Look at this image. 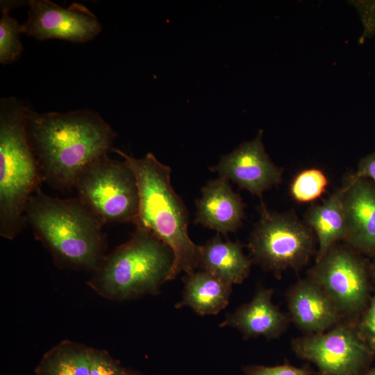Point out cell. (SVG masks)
<instances>
[{
    "instance_id": "cell-10",
    "label": "cell",
    "mask_w": 375,
    "mask_h": 375,
    "mask_svg": "<svg viewBox=\"0 0 375 375\" xmlns=\"http://www.w3.org/2000/svg\"><path fill=\"white\" fill-rule=\"evenodd\" d=\"M28 5V17L22 24L23 33L38 40L84 43L101 31L97 17L83 4L74 3L65 8L49 0H31Z\"/></svg>"
},
{
    "instance_id": "cell-21",
    "label": "cell",
    "mask_w": 375,
    "mask_h": 375,
    "mask_svg": "<svg viewBox=\"0 0 375 375\" xmlns=\"http://www.w3.org/2000/svg\"><path fill=\"white\" fill-rule=\"evenodd\" d=\"M328 183V178L322 170L317 168L303 169L292 180L290 194L298 202H310L322 195Z\"/></svg>"
},
{
    "instance_id": "cell-28",
    "label": "cell",
    "mask_w": 375,
    "mask_h": 375,
    "mask_svg": "<svg viewBox=\"0 0 375 375\" xmlns=\"http://www.w3.org/2000/svg\"><path fill=\"white\" fill-rule=\"evenodd\" d=\"M364 375H375V367L369 369Z\"/></svg>"
},
{
    "instance_id": "cell-14",
    "label": "cell",
    "mask_w": 375,
    "mask_h": 375,
    "mask_svg": "<svg viewBox=\"0 0 375 375\" xmlns=\"http://www.w3.org/2000/svg\"><path fill=\"white\" fill-rule=\"evenodd\" d=\"M195 223L226 235L236 231L244 217V206L228 180L219 177L209 181L196 202Z\"/></svg>"
},
{
    "instance_id": "cell-16",
    "label": "cell",
    "mask_w": 375,
    "mask_h": 375,
    "mask_svg": "<svg viewBox=\"0 0 375 375\" xmlns=\"http://www.w3.org/2000/svg\"><path fill=\"white\" fill-rule=\"evenodd\" d=\"M252 260L238 242H224L217 235L201 246L200 267L229 284H240L248 276Z\"/></svg>"
},
{
    "instance_id": "cell-3",
    "label": "cell",
    "mask_w": 375,
    "mask_h": 375,
    "mask_svg": "<svg viewBox=\"0 0 375 375\" xmlns=\"http://www.w3.org/2000/svg\"><path fill=\"white\" fill-rule=\"evenodd\" d=\"M25 220L60 260L88 268L100 263L105 244L103 224L78 197H51L39 188L26 203Z\"/></svg>"
},
{
    "instance_id": "cell-7",
    "label": "cell",
    "mask_w": 375,
    "mask_h": 375,
    "mask_svg": "<svg viewBox=\"0 0 375 375\" xmlns=\"http://www.w3.org/2000/svg\"><path fill=\"white\" fill-rule=\"evenodd\" d=\"M314 241L312 230L294 213L269 212L262 204L249 249L252 260L278 276L286 269L305 266L313 253Z\"/></svg>"
},
{
    "instance_id": "cell-8",
    "label": "cell",
    "mask_w": 375,
    "mask_h": 375,
    "mask_svg": "<svg viewBox=\"0 0 375 375\" xmlns=\"http://www.w3.org/2000/svg\"><path fill=\"white\" fill-rule=\"evenodd\" d=\"M292 347L298 357L317 367L319 375H364L374 355L356 327L344 321L325 332L294 339Z\"/></svg>"
},
{
    "instance_id": "cell-9",
    "label": "cell",
    "mask_w": 375,
    "mask_h": 375,
    "mask_svg": "<svg viewBox=\"0 0 375 375\" xmlns=\"http://www.w3.org/2000/svg\"><path fill=\"white\" fill-rule=\"evenodd\" d=\"M330 297L341 316L352 317L362 310L369 298L367 266L351 249L334 244L308 272Z\"/></svg>"
},
{
    "instance_id": "cell-26",
    "label": "cell",
    "mask_w": 375,
    "mask_h": 375,
    "mask_svg": "<svg viewBox=\"0 0 375 375\" xmlns=\"http://www.w3.org/2000/svg\"><path fill=\"white\" fill-rule=\"evenodd\" d=\"M353 175L358 178L371 179L375 183V152L369 153L360 160L357 171Z\"/></svg>"
},
{
    "instance_id": "cell-4",
    "label": "cell",
    "mask_w": 375,
    "mask_h": 375,
    "mask_svg": "<svg viewBox=\"0 0 375 375\" xmlns=\"http://www.w3.org/2000/svg\"><path fill=\"white\" fill-rule=\"evenodd\" d=\"M25 106L15 97L0 100V235L15 238L25 208L43 180L26 128Z\"/></svg>"
},
{
    "instance_id": "cell-20",
    "label": "cell",
    "mask_w": 375,
    "mask_h": 375,
    "mask_svg": "<svg viewBox=\"0 0 375 375\" xmlns=\"http://www.w3.org/2000/svg\"><path fill=\"white\" fill-rule=\"evenodd\" d=\"M15 5H20V2L3 1L1 3L0 63L3 65L18 60L24 51L20 40L22 25L10 15V10Z\"/></svg>"
},
{
    "instance_id": "cell-15",
    "label": "cell",
    "mask_w": 375,
    "mask_h": 375,
    "mask_svg": "<svg viewBox=\"0 0 375 375\" xmlns=\"http://www.w3.org/2000/svg\"><path fill=\"white\" fill-rule=\"evenodd\" d=\"M273 292L271 288L258 289L251 301L229 314L221 326L233 327L245 338H278L288 327L290 318L273 303Z\"/></svg>"
},
{
    "instance_id": "cell-17",
    "label": "cell",
    "mask_w": 375,
    "mask_h": 375,
    "mask_svg": "<svg viewBox=\"0 0 375 375\" xmlns=\"http://www.w3.org/2000/svg\"><path fill=\"white\" fill-rule=\"evenodd\" d=\"M183 299L176 307H190L197 313L216 315L228 303L232 285L209 272L194 271L186 274Z\"/></svg>"
},
{
    "instance_id": "cell-18",
    "label": "cell",
    "mask_w": 375,
    "mask_h": 375,
    "mask_svg": "<svg viewBox=\"0 0 375 375\" xmlns=\"http://www.w3.org/2000/svg\"><path fill=\"white\" fill-rule=\"evenodd\" d=\"M342 192V187L338 189L322 205L310 208L304 215L305 223L315 231L317 238L316 262L338 242L346 239Z\"/></svg>"
},
{
    "instance_id": "cell-6",
    "label": "cell",
    "mask_w": 375,
    "mask_h": 375,
    "mask_svg": "<svg viewBox=\"0 0 375 375\" xmlns=\"http://www.w3.org/2000/svg\"><path fill=\"white\" fill-rule=\"evenodd\" d=\"M78 197L103 224L135 223L139 190L135 174L124 160L103 156L88 165L76 178Z\"/></svg>"
},
{
    "instance_id": "cell-24",
    "label": "cell",
    "mask_w": 375,
    "mask_h": 375,
    "mask_svg": "<svg viewBox=\"0 0 375 375\" xmlns=\"http://www.w3.org/2000/svg\"><path fill=\"white\" fill-rule=\"evenodd\" d=\"M245 375H313L308 367H297L288 364L274 367L249 365L243 367Z\"/></svg>"
},
{
    "instance_id": "cell-12",
    "label": "cell",
    "mask_w": 375,
    "mask_h": 375,
    "mask_svg": "<svg viewBox=\"0 0 375 375\" xmlns=\"http://www.w3.org/2000/svg\"><path fill=\"white\" fill-rule=\"evenodd\" d=\"M345 242L354 250L375 255V185L351 175L342 186Z\"/></svg>"
},
{
    "instance_id": "cell-25",
    "label": "cell",
    "mask_w": 375,
    "mask_h": 375,
    "mask_svg": "<svg viewBox=\"0 0 375 375\" xmlns=\"http://www.w3.org/2000/svg\"><path fill=\"white\" fill-rule=\"evenodd\" d=\"M355 6L360 15L364 31L361 41L375 34V1H356Z\"/></svg>"
},
{
    "instance_id": "cell-29",
    "label": "cell",
    "mask_w": 375,
    "mask_h": 375,
    "mask_svg": "<svg viewBox=\"0 0 375 375\" xmlns=\"http://www.w3.org/2000/svg\"><path fill=\"white\" fill-rule=\"evenodd\" d=\"M125 375H136V374H131V373L126 372V373L125 374Z\"/></svg>"
},
{
    "instance_id": "cell-1",
    "label": "cell",
    "mask_w": 375,
    "mask_h": 375,
    "mask_svg": "<svg viewBox=\"0 0 375 375\" xmlns=\"http://www.w3.org/2000/svg\"><path fill=\"white\" fill-rule=\"evenodd\" d=\"M24 116L42 178L54 188L74 187L88 165L112 151L116 134L94 110L40 113L25 106Z\"/></svg>"
},
{
    "instance_id": "cell-5",
    "label": "cell",
    "mask_w": 375,
    "mask_h": 375,
    "mask_svg": "<svg viewBox=\"0 0 375 375\" xmlns=\"http://www.w3.org/2000/svg\"><path fill=\"white\" fill-rule=\"evenodd\" d=\"M173 262L166 244L136 226L131 238L99 264L97 282L104 294L117 299L154 293L168 281Z\"/></svg>"
},
{
    "instance_id": "cell-2",
    "label": "cell",
    "mask_w": 375,
    "mask_h": 375,
    "mask_svg": "<svg viewBox=\"0 0 375 375\" xmlns=\"http://www.w3.org/2000/svg\"><path fill=\"white\" fill-rule=\"evenodd\" d=\"M112 151L128 162L136 177L140 204L135 224L149 230L173 252L168 281L181 272L189 274L200 267L201 246L188 235V210L171 185L169 167L151 153L135 158L119 149Z\"/></svg>"
},
{
    "instance_id": "cell-22",
    "label": "cell",
    "mask_w": 375,
    "mask_h": 375,
    "mask_svg": "<svg viewBox=\"0 0 375 375\" xmlns=\"http://www.w3.org/2000/svg\"><path fill=\"white\" fill-rule=\"evenodd\" d=\"M126 372L110 356L90 349L89 375H125Z\"/></svg>"
},
{
    "instance_id": "cell-27",
    "label": "cell",
    "mask_w": 375,
    "mask_h": 375,
    "mask_svg": "<svg viewBox=\"0 0 375 375\" xmlns=\"http://www.w3.org/2000/svg\"><path fill=\"white\" fill-rule=\"evenodd\" d=\"M370 272H371V274H372V276L375 279V255H374V261L371 265Z\"/></svg>"
},
{
    "instance_id": "cell-19",
    "label": "cell",
    "mask_w": 375,
    "mask_h": 375,
    "mask_svg": "<svg viewBox=\"0 0 375 375\" xmlns=\"http://www.w3.org/2000/svg\"><path fill=\"white\" fill-rule=\"evenodd\" d=\"M90 349L62 344L48 352L36 368L37 375H89Z\"/></svg>"
},
{
    "instance_id": "cell-13",
    "label": "cell",
    "mask_w": 375,
    "mask_h": 375,
    "mask_svg": "<svg viewBox=\"0 0 375 375\" xmlns=\"http://www.w3.org/2000/svg\"><path fill=\"white\" fill-rule=\"evenodd\" d=\"M286 299L290 320L306 335L325 332L342 321L330 297L308 277L290 287Z\"/></svg>"
},
{
    "instance_id": "cell-11",
    "label": "cell",
    "mask_w": 375,
    "mask_h": 375,
    "mask_svg": "<svg viewBox=\"0 0 375 375\" xmlns=\"http://www.w3.org/2000/svg\"><path fill=\"white\" fill-rule=\"evenodd\" d=\"M262 136L260 130L256 138L242 142L231 153L223 156L212 168L220 177L258 197L282 181V169L266 153Z\"/></svg>"
},
{
    "instance_id": "cell-23",
    "label": "cell",
    "mask_w": 375,
    "mask_h": 375,
    "mask_svg": "<svg viewBox=\"0 0 375 375\" xmlns=\"http://www.w3.org/2000/svg\"><path fill=\"white\" fill-rule=\"evenodd\" d=\"M359 335L375 353V294L371 299L367 309L356 327Z\"/></svg>"
}]
</instances>
